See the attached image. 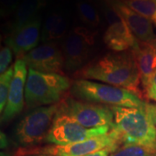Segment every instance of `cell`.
Masks as SVG:
<instances>
[{
    "label": "cell",
    "mask_w": 156,
    "mask_h": 156,
    "mask_svg": "<svg viewBox=\"0 0 156 156\" xmlns=\"http://www.w3.org/2000/svg\"><path fill=\"white\" fill-rule=\"evenodd\" d=\"M153 150L137 145H123L109 156H154Z\"/></svg>",
    "instance_id": "cell-21"
},
{
    "label": "cell",
    "mask_w": 156,
    "mask_h": 156,
    "mask_svg": "<svg viewBox=\"0 0 156 156\" xmlns=\"http://www.w3.org/2000/svg\"><path fill=\"white\" fill-rule=\"evenodd\" d=\"M58 111L84 128H113L114 115L110 107L69 97L59 103Z\"/></svg>",
    "instance_id": "cell-7"
},
{
    "label": "cell",
    "mask_w": 156,
    "mask_h": 156,
    "mask_svg": "<svg viewBox=\"0 0 156 156\" xmlns=\"http://www.w3.org/2000/svg\"><path fill=\"white\" fill-rule=\"evenodd\" d=\"M155 151H156V146H155Z\"/></svg>",
    "instance_id": "cell-29"
},
{
    "label": "cell",
    "mask_w": 156,
    "mask_h": 156,
    "mask_svg": "<svg viewBox=\"0 0 156 156\" xmlns=\"http://www.w3.org/2000/svg\"><path fill=\"white\" fill-rule=\"evenodd\" d=\"M145 92L148 99L156 101V71L151 78L147 87L146 88Z\"/></svg>",
    "instance_id": "cell-24"
},
{
    "label": "cell",
    "mask_w": 156,
    "mask_h": 156,
    "mask_svg": "<svg viewBox=\"0 0 156 156\" xmlns=\"http://www.w3.org/2000/svg\"><path fill=\"white\" fill-rule=\"evenodd\" d=\"M28 69L44 73L63 74L64 58L61 47L56 42H48L37 46L21 57Z\"/></svg>",
    "instance_id": "cell-10"
},
{
    "label": "cell",
    "mask_w": 156,
    "mask_h": 156,
    "mask_svg": "<svg viewBox=\"0 0 156 156\" xmlns=\"http://www.w3.org/2000/svg\"><path fill=\"white\" fill-rule=\"evenodd\" d=\"M108 2H125V1H132V0H107Z\"/></svg>",
    "instance_id": "cell-28"
},
{
    "label": "cell",
    "mask_w": 156,
    "mask_h": 156,
    "mask_svg": "<svg viewBox=\"0 0 156 156\" xmlns=\"http://www.w3.org/2000/svg\"><path fill=\"white\" fill-rule=\"evenodd\" d=\"M71 94L78 100L109 107L141 108L146 105L140 96L128 89L86 79L74 82Z\"/></svg>",
    "instance_id": "cell-3"
},
{
    "label": "cell",
    "mask_w": 156,
    "mask_h": 156,
    "mask_svg": "<svg viewBox=\"0 0 156 156\" xmlns=\"http://www.w3.org/2000/svg\"><path fill=\"white\" fill-rule=\"evenodd\" d=\"M78 76L128 89L140 97V73L131 50L101 56L83 68Z\"/></svg>",
    "instance_id": "cell-1"
},
{
    "label": "cell",
    "mask_w": 156,
    "mask_h": 156,
    "mask_svg": "<svg viewBox=\"0 0 156 156\" xmlns=\"http://www.w3.org/2000/svg\"><path fill=\"white\" fill-rule=\"evenodd\" d=\"M59 109V104L39 107L30 112L18 122L14 130L17 142L24 147H31L45 138Z\"/></svg>",
    "instance_id": "cell-5"
},
{
    "label": "cell",
    "mask_w": 156,
    "mask_h": 156,
    "mask_svg": "<svg viewBox=\"0 0 156 156\" xmlns=\"http://www.w3.org/2000/svg\"><path fill=\"white\" fill-rule=\"evenodd\" d=\"M12 50L8 46L2 47L0 52V72L1 75L8 70L12 59Z\"/></svg>",
    "instance_id": "cell-23"
},
{
    "label": "cell",
    "mask_w": 156,
    "mask_h": 156,
    "mask_svg": "<svg viewBox=\"0 0 156 156\" xmlns=\"http://www.w3.org/2000/svg\"><path fill=\"white\" fill-rule=\"evenodd\" d=\"M144 89L147 87L151 78L156 71V43H142L136 40L131 49Z\"/></svg>",
    "instance_id": "cell-15"
},
{
    "label": "cell",
    "mask_w": 156,
    "mask_h": 156,
    "mask_svg": "<svg viewBox=\"0 0 156 156\" xmlns=\"http://www.w3.org/2000/svg\"><path fill=\"white\" fill-rule=\"evenodd\" d=\"M45 5L46 0H21L15 12L12 30L19 28L38 16V12Z\"/></svg>",
    "instance_id": "cell-17"
},
{
    "label": "cell",
    "mask_w": 156,
    "mask_h": 156,
    "mask_svg": "<svg viewBox=\"0 0 156 156\" xmlns=\"http://www.w3.org/2000/svg\"><path fill=\"white\" fill-rule=\"evenodd\" d=\"M147 109L149 112L151 118L153 120V122L156 127V105H152V104H147Z\"/></svg>",
    "instance_id": "cell-26"
},
{
    "label": "cell",
    "mask_w": 156,
    "mask_h": 156,
    "mask_svg": "<svg viewBox=\"0 0 156 156\" xmlns=\"http://www.w3.org/2000/svg\"><path fill=\"white\" fill-rule=\"evenodd\" d=\"M114 115L111 131L120 144L137 145L155 150L156 127L153 122L147 103L141 108L110 107Z\"/></svg>",
    "instance_id": "cell-2"
},
{
    "label": "cell",
    "mask_w": 156,
    "mask_h": 156,
    "mask_svg": "<svg viewBox=\"0 0 156 156\" xmlns=\"http://www.w3.org/2000/svg\"><path fill=\"white\" fill-rule=\"evenodd\" d=\"M121 145L116 135L110 131L108 134L86 140L69 145H53L43 147H23L17 153V156L46 154L57 156H83L96 151L109 148L113 152Z\"/></svg>",
    "instance_id": "cell-8"
},
{
    "label": "cell",
    "mask_w": 156,
    "mask_h": 156,
    "mask_svg": "<svg viewBox=\"0 0 156 156\" xmlns=\"http://www.w3.org/2000/svg\"><path fill=\"white\" fill-rule=\"evenodd\" d=\"M104 15L108 22L103 36L105 44L118 53L131 50L136 43V39L123 17L111 5L106 6Z\"/></svg>",
    "instance_id": "cell-11"
},
{
    "label": "cell",
    "mask_w": 156,
    "mask_h": 156,
    "mask_svg": "<svg viewBox=\"0 0 156 156\" xmlns=\"http://www.w3.org/2000/svg\"><path fill=\"white\" fill-rule=\"evenodd\" d=\"M14 75V66H11L8 70L1 75L0 78V111L4 112L7 105L11 82Z\"/></svg>",
    "instance_id": "cell-20"
},
{
    "label": "cell",
    "mask_w": 156,
    "mask_h": 156,
    "mask_svg": "<svg viewBox=\"0 0 156 156\" xmlns=\"http://www.w3.org/2000/svg\"><path fill=\"white\" fill-rule=\"evenodd\" d=\"M95 34L91 29L82 26H77L68 32L61 44L65 70L80 71L87 65L92 47L95 44Z\"/></svg>",
    "instance_id": "cell-6"
},
{
    "label": "cell",
    "mask_w": 156,
    "mask_h": 156,
    "mask_svg": "<svg viewBox=\"0 0 156 156\" xmlns=\"http://www.w3.org/2000/svg\"><path fill=\"white\" fill-rule=\"evenodd\" d=\"M21 0H1V16L9 17L15 13Z\"/></svg>",
    "instance_id": "cell-22"
},
{
    "label": "cell",
    "mask_w": 156,
    "mask_h": 156,
    "mask_svg": "<svg viewBox=\"0 0 156 156\" xmlns=\"http://www.w3.org/2000/svg\"><path fill=\"white\" fill-rule=\"evenodd\" d=\"M122 3L134 11L148 18L156 25V0H132Z\"/></svg>",
    "instance_id": "cell-19"
},
{
    "label": "cell",
    "mask_w": 156,
    "mask_h": 156,
    "mask_svg": "<svg viewBox=\"0 0 156 156\" xmlns=\"http://www.w3.org/2000/svg\"><path fill=\"white\" fill-rule=\"evenodd\" d=\"M113 153V151L109 148H105V149H101V150L96 151L94 153H91L89 154H86L83 156H109V154Z\"/></svg>",
    "instance_id": "cell-25"
},
{
    "label": "cell",
    "mask_w": 156,
    "mask_h": 156,
    "mask_svg": "<svg viewBox=\"0 0 156 156\" xmlns=\"http://www.w3.org/2000/svg\"><path fill=\"white\" fill-rule=\"evenodd\" d=\"M41 17L38 15L19 28L12 30L5 40L6 46L19 58L23 57L37 46L41 38Z\"/></svg>",
    "instance_id": "cell-13"
},
{
    "label": "cell",
    "mask_w": 156,
    "mask_h": 156,
    "mask_svg": "<svg viewBox=\"0 0 156 156\" xmlns=\"http://www.w3.org/2000/svg\"><path fill=\"white\" fill-rule=\"evenodd\" d=\"M68 28L69 21L66 16L60 11H51L45 18L41 32V41L48 43L63 39L68 34Z\"/></svg>",
    "instance_id": "cell-16"
},
{
    "label": "cell",
    "mask_w": 156,
    "mask_h": 156,
    "mask_svg": "<svg viewBox=\"0 0 156 156\" xmlns=\"http://www.w3.org/2000/svg\"><path fill=\"white\" fill-rule=\"evenodd\" d=\"M78 16L81 21L89 29L98 27L100 24V15L97 9L88 1L80 0L76 4Z\"/></svg>",
    "instance_id": "cell-18"
},
{
    "label": "cell",
    "mask_w": 156,
    "mask_h": 156,
    "mask_svg": "<svg viewBox=\"0 0 156 156\" xmlns=\"http://www.w3.org/2000/svg\"><path fill=\"white\" fill-rule=\"evenodd\" d=\"M110 5L123 17L136 40L142 43H156L154 23L148 18L134 11L122 2H109Z\"/></svg>",
    "instance_id": "cell-14"
},
{
    "label": "cell",
    "mask_w": 156,
    "mask_h": 156,
    "mask_svg": "<svg viewBox=\"0 0 156 156\" xmlns=\"http://www.w3.org/2000/svg\"><path fill=\"white\" fill-rule=\"evenodd\" d=\"M109 130L110 128L108 127L84 128L66 115L57 111L44 141L54 145H69L108 134Z\"/></svg>",
    "instance_id": "cell-9"
},
{
    "label": "cell",
    "mask_w": 156,
    "mask_h": 156,
    "mask_svg": "<svg viewBox=\"0 0 156 156\" xmlns=\"http://www.w3.org/2000/svg\"><path fill=\"white\" fill-rule=\"evenodd\" d=\"M28 76L27 64L23 58H18L14 64V75L11 82L8 101L1 116V122H9L22 112L24 104L25 85Z\"/></svg>",
    "instance_id": "cell-12"
},
{
    "label": "cell",
    "mask_w": 156,
    "mask_h": 156,
    "mask_svg": "<svg viewBox=\"0 0 156 156\" xmlns=\"http://www.w3.org/2000/svg\"><path fill=\"white\" fill-rule=\"evenodd\" d=\"M69 78L61 74L44 73L28 69L24 100L28 108L56 104L70 88Z\"/></svg>",
    "instance_id": "cell-4"
},
{
    "label": "cell",
    "mask_w": 156,
    "mask_h": 156,
    "mask_svg": "<svg viewBox=\"0 0 156 156\" xmlns=\"http://www.w3.org/2000/svg\"><path fill=\"white\" fill-rule=\"evenodd\" d=\"M23 156H57L53 155V154H27V155Z\"/></svg>",
    "instance_id": "cell-27"
}]
</instances>
